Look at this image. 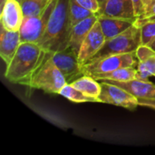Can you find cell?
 <instances>
[{
  "label": "cell",
  "mask_w": 155,
  "mask_h": 155,
  "mask_svg": "<svg viewBox=\"0 0 155 155\" xmlns=\"http://www.w3.org/2000/svg\"><path fill=\"white\" fill-rule=\"evenodd\" d=\"M69 8L70 0L57 1L44 36L38 43L46 52L54 53L70 46L72 25Z\"/></svg>",
  "instance_id": "obj_1"
},
{
  "label": "cell",
  "mask_w": 155,
  "mask_h": 155,
  "mask_svg": "<svg viewBox=\"0 0 155 155\" xmlns=\"http://www.w3.org/2000/svg\"><path fill=\"white\" fill-rule=\"evenodd\" d=\"M46 53L37 43L22 42L5 66V79L13 84H24L42 64Z\"/></svg>",
  "instance_id": "obj_2"
},
{
  "label": "cell",
  "mask_w": 155,
  "mask_h": 155,
  "mask_svg": "<svg viewBox=\"0 0 155 155\" xmlns=\"http://www.w3.org/2000/svg\"><path fill=\"white\" fill-rule=\"evenodd\" d=\"M66 84L65 77L52 60L51 53L47 52L42 64L23 85L49 94H58Z\"/></svg>",
  "instance_id": "obj_3"
},
{
  "label": "cell",
  "mask_w": 155,
  "mask_h": 155,
  "mask_svg": "<svg viewBox=\"0 0 155 155\" xmlns=\"http://www.w3.org/2000/svg\"><path fill=\"white\" fill-rule=\"evenodd\" d=\"M140 45H142L141 28L134 24L122 34L105 41L99 52L89 62L114 54L135 53Z\"/></svg>",
  "instance_id": "obj_4"
},
{
  "label": "cell",
  "mask_w": 155,
  "mask_h": 155,
  "mask_svg": "<svg viewBox=\"0 0 155 155\" xmlns=\"http://www.w3.org/2000/svg\"><path fill=\"white\" fill-rule=\"evenodd\" d=\"M58 0H50L37 15L24 18L19 33L22 42L39 43L44 36L48 21Z\"/></svg>",
  "instance_id": "obj_5"
},
{
  "label": "cell",
  "mask_w": 155,
  "mask_h": 155,
  "mask_svg": "<svg viewBox=\"0 0 155 155\" xmlns=\"http://www.w3.org/2000/svg\"><path fill=\"white\" fill-rule=\"evenodd\" d=\"M135 53L114 54L109 55L94 62L86 63L82 67V72L84 75L94 76L100 74H105L114 70L124 67H137L139 61L137 62Z\"/></svg>",
  "instance_id": "obj_6"
},
{
  "label": "cell",
  "mask_w": 155,
  "mask_h": 155,
  "mask_svg": "<svg viewBox=\"0 0 155 155\" xmlns=\"http://www.w3.org/2000/svg\"><path fill=\"white\" fill-rule=\"evenodd\" d=\"M51 58L65 77L67 84H72L76 79L84 75L82 72L78 55L71 46L61 51L51 53Z\"/></svg>",
  "instance_id": "obj_7"
},
{
  "label": "cell",
  "mask_w": 155,
  "mask_h": 155,
  "mask_svg": "<svg viewBox=\"0 0 155 155\" xmlns=\"http://www.w3.org/2000/svg\"><path fill=\"white\" fill-rule=\"evenodd\" d=\"M101 82L102 89L98 97L100 103L121 106L129 110H134L137 106H139L137 97L115 84L105 81Z\"/></svg>",
  "instance_id": "obj_8"
},
{
  "label": "cell",
  "mask_w": 155,
  "mask_h": 155,
  "mask_svg": "<svg viewBox=\"0 0 155 155\" xmlns=\"http://www.w3.org/2000/svg\"><path fill=\"white\" fill-rule=\"evenodd\" d=\"M105 42V38L100 25V23L97 21L87 36L85 37L83 45L81 46L78 60L81 65L88 63L102 48Z\"/></svg>",
  "instance_id": "obj_9"
},
{
  "label": "cell",
  "mask_w": 155,
  "mask_h": 155,
  "mask_svg": "<svg viewBox=\"0 0 155 155\" xmlns=\"http://www.w3.org/2000/svg\"><path fill=\"white\" fill-rule=\"evenodd\" d=\"M25 15L21 3L17 0H8L1 10V25L9 31H19Z\"/></svg>",
  "instance_id": "obj_10"
},
{
  "label": "cell",
  "mask_w": 155,
  "mask_h": 155,
  "mask_svg": "<svg viewBox=\"0 0 155 155\" xmlns=\"http://www.w3.org/2000/svg\"><path fill=\"white\" fill-rule=\"evenodd\" d=\"M136 21V18H122L108 15H98V22L102 27L105 41L122 34L131 27Z\"/></svg>",
  "instance_id": "obj_11"
},
{
  "label": "cell",
  "mask_w": 155,
  "mask_h": 155,
  "mask_svg": "<svg viewBox=\"0 0 155 155\" xmlns=\"http://www.w3.org/2000/svg\"><path fill=\"white\" fill-rule=\"evenodd\" d=\"M103 81L115 84L137 98L155 97V84L147 80L135 78L125 82H118V81H112V80H103Z\"/></svg>",
  "instance_id": "obj_12"
},
{
  "label": "cell",
  "mask_w": 155,
  "mask_h": 155,
  "mask_svg": "<svg viewBox=\"0 0 155 155\" xmlns=\"http://www.w3.org/2000/svg\"><path fill=\"white\" fill-rule=\"evenodd\" d=\"M21 44L19 31H9L1 25L0 32V56L7 64L14 57Z\"/></svg>",
  "instance_id": "obj_13"
},
{
  "label": "cell",
  "mask_w": 155,
  "mask_h": 155,
  "mask_svg": "<svg viewBox=\"0 0 155 155\" xmlns=\"http://www.w3.org/2000/svg\"><path fill=\"white\" fill-rule=\"evenodd\" d=\"M97 21L98 15H94L79 22L74 26H73L70 37V46L73 48V50L75 52L77 55L79 54L83 42L84 41L85 37L87 36V35L89 34V32Z\"/></svg>",
  "instance_id": "obj_14"
},
{
  "label": "cell",
  "mask_w": 155,
  "mask_h": 155,
  "mask_svg": "<svg viewBox=\"0 0 155 155\" xmlns=\"http://www.w3.org/2000/svg\"><path fill=\"white\" fill-rule=\"evenodd\" d=\"M102 15L122 18H137L133 0H108Z\"/></svg>",
  "instance_id": "obj_15"
},
{
  "label": "cell",
  "mask_w": 155,
  "mask_h": 155,
  "mask_svg": "<svg viewBox=\"0 0 155 155\" xmlns=\"http://www.w3.org/2000/svg\"><path fill=\"white\" fill-rule=\"evenodd\" d=\"M71 84L76 89L83 92L84 94L99 100L98 97L101 94L102 89L101 84L97 83V80H95L94 77L89 75H83L80 78L74 81Z\"/></svg>",
  "instance_id": "obj_16"
},
{
  "label": "cell",
  "mask_w": 155,
  "mask_h": 155,
  "mask_svg": "<svg viewBox=\"0 0 155 155\" xmlns=\"http://www.w3.org/2000/svg\"><path fill=\"white\" fill-rule=\"evenodd\" d=\"M97 81L103 80H112L118 82H125L137 78V68L135 67H124L108 72L105 74H100L92 76Z\"/></svg>",
  "instance_id": "obj_17"
},
{
  "label": "cell",
  "mask_w": 155,
  "mask_h": 155,
  "mask_svg": "<svg viewBox=\"0 0 155 155\" xmlns=\"http://www.w3.org/2000/svg\"><path fill=\"white\" fill-rule=\"evenodd\" d=\"M58 94L65 97L66 99L74 102V103H89V102H98V99L93 98L85 94H84L83 92H81L80 90L76 89L75 87H74L71 84H66L58 93Z\"/></svg>",
  "instance_id": "obj_18"
},
{
  "label": "cell",
  "mask_w": 155,
  "mask_h": 155,
  "mask_svg": "<svg viewBox=\"0 0 155 155\" xmlns=\"http://www.w3.org/2000/svg\"><path fill=\"white\" fill-rule=\"evenodd\" d=\"M69 14H70V22H71L72 28L79 22L96 15L95 13L81 5L76 0H70Z\"/></svg>",
  "instance_id": "obj_19"
},
{
  "label": "cell",
  "mask_w": 155,
  "mask_h": 155,
  "mask_svg": "<svg viewBox=\"0 0 155 155\" xmlns=\"http://www.w3.org/2000/svg\"><path fill=\"white\" fill-rule=\"evenodd\" d=\"M50 0H23L21 2L25 17L32 16L40 13Z\"/></svg>",
  "instance_id": "obj_20"
},
{
  "label": "cell",
  "mask_w": 155,
  "mask_h": 155,
  "mask_svg": "<svg viewBox=\"0 0 155 155\" xmlns=\"http://www.w3.org/2000/svg\"><path fill=\"white\" fill-rule=\"evenodd\" d=\"M136 68H137V78L142 80H147L148 77L154 75L155 57L150 58L146 61L139 62Z\"/></svg>",
  "instance_id": "obj_21"
},
{
  "label": "cell",
  "mask_w": 155,
  "mask_h": 155,
  "mask_svg": "<svg viewBox=\"0 0 155 155\" xmlns=\"http://www.w3.org/2000/svg\"><path fill=\"white\" fill-rule=\"evenodd\" d=\"M142 45H149L155 39V19L143 23L141 26Z\"/></svg>",
  "instance_id": "obj_22"
},
{
  "label": "cell",
  "mask_w": 155,
  "mask_h": 155,
  "mask_svg": "<svg viewBox=\"0 0 155 155\" xmlns=\"http://www.w3.org/2000/svg\"><path fill=\"white\" fill-rule=\"evenodd\" d=\"M135 55L139 62H143L155 57V51L149 45H140L135 51Z\"/></svg>",
  "instance_id": "obj_23"
},
{
  "label": "cell",
  "mask_w": 155,
  "mask_h": 155,
  "mask_svg": "<svg viewBox=\"0 0 155 155\" xmlns=\"http://www.w3.org/2000/svg\"><path fill=\"white\" fill-rule=\"evenodd\" d=\"M155 19V0H153L149 6L146 8L145 13L142 15L136 18V21L134 23L135 25H137L138 27H140L143 23Z\"/></svg>",
  "instance_id": "obj_24"
},
{
  "label": "cell",
  "mask_w": 155,
  "mask_h": 155,
  "mask_svg": "<svg viewBox=\"0 0 155 155\" xmlns=\"http://www.w3.org/2000/svg\"><path fill=\"white\" fill-rule=\"evenodd\" d=\"M76 1L84 7L98 15L100 11V5L97 0H76Z\"/></svg>",
  "instance_id": "obj_25"
},
{
  "label": "cell",
  "mask_w": 155,
  "mask_h": 155,
  "mask_svg": "<svg viewBox=\"0 0 155 155\" xmlns=\"http://www.w3.org/2000/svg\"><path fill=\"white\" fill-rule=\"evenodd\" d=\"M134 7V13L137 17L142 16L145 13V6L143 5V0H133Z\"/></svg>",
  "instance_id": "obj_26"
},
{
  "label": "cell",
  "mask_w": 155,
  "mask_h": 155,
  "mask_svg": "<svg viewBox=\"0 0 155 155\" xmlns=\"http://www.w3.org/2000/svg\"><path fill=\"white\" fill-rule=\"evenodd\" d=\"M138 104L140 106L150 107L155 110V97L153 98H138Z\"/></svg>",
  "instance_id": "obj_27"
},
{
  "label": "cell",
  "mask_w": 155,
  "mask_h": 155,
  "mask_svg": "<svg viewBox=\"0 0 155 155\" xmlns=\"http://www.w3.org/2000/svg\"><path fill=\"white\" fill-rule=\"evenodd\" d=\"M97 1H98L99 5H100V11H99V13H98L97 15H101L103 14V11H104V6H105V4L107 3L108 0H97Z\"/></svg>",
  "instance_id": "obj_28"
},
{
  "label": "cell",
  "mask_w": 155,
  "mask_h": 155,
  "mask_svg": "<svg viewBox=\"0 0 155 155\" xmlns=\"http://www.w3.org/2000/svg\"><path fill=\"white\" fill-rule=\"evenodd\" d=\"M143 5H144V6H145V10H146V8L149 6V5L153 2V0H143Z\"/></svg>",
  "instance_id": "obj_29"
},
{
  "label": "cell",
  "mask_w": 155,
  "mask_h": 155,
  "mask_svg": "<svg viewBox=\"0 0 155 155\" xmlns=\"http://www.w3.org/2000/svg\"><path fill=\"white\" fill-rule=\"evenodd\" d=\"M149 46H151V47H152V48H153V49L155 51V39L153 41V42H152V43H151V44H150V45H149Z\"/></svg>",
  "instance_id": "obj_30"
},
{
  "label": "cell",
  "mask_w": 155,
  "mask_h": 155,
  "mask_svg": "<svg viewBox=\"0 0 155 155\" xmlns=\"http://www.w3.org/2000/svg\"><path fill=\"white\" fill-rule=\"evenodd\" d=\"M17 1H19V2H20V3H21V2H22V1H23V0H17Z\"/></svg>",
  "instance_id": "obj_31"
},
{
  "label": "cell",
  "mask_w": 155,
  "mask_h": 155,
  "mask_svg": "<svg viewBox=\"0 0 155 155\" xmlns=\"http://www.w3.org/2000/svg\"><path fill=\"white\" fill-rule=\"evenodd\" d=\"M154 76H155V74H154Z\"/></svg>",
  "instance_id": "obj_32"
}]
</instances>
